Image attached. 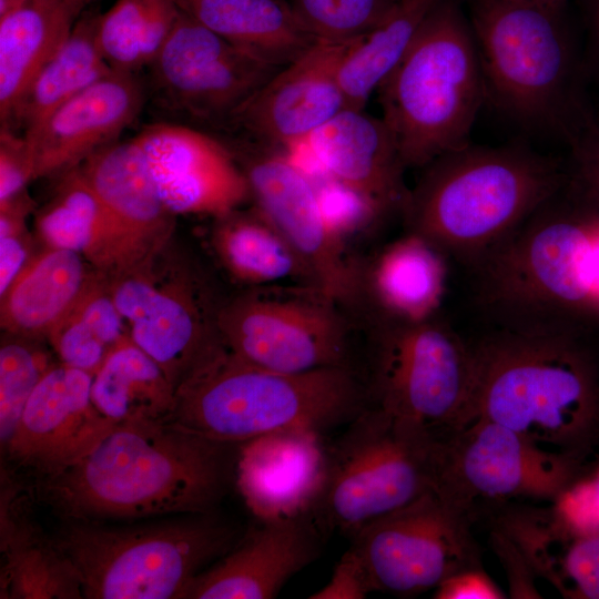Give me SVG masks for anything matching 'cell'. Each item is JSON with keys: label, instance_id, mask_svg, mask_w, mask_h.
Returning <instances> with one entry per match:
<instances>
[{"label": "cell", "instance_id": "1", "mask_svg": "<svg viewBox=\"0 0 599 599\" xmlns=\"http://www.w3.org/2000/svg\"><path fill=\"white\" fill-rule=\"evenodd\" d=\"M238 445L170 423H119L77 461L41 477L35 491L64 520L213 512L235 473Z\"/></svg>", "mask_w": 599, "mask_h": 599}, {"label": "cell", "instance_id": "2", "mask_svg": "<svg viewBox=\"0 0 599 599\" xmlns=\"http://www.w3.org/2000/svg\"><path fill=\"white\" fill-rule=\"evenodd\" d=\"M468 270L490 327L585 333L599 325V209L569 181Z\"/></svg>", "mask_w": 599, "mask_h": 599}, {"label": "cell", "instance_id": "3", "mask_svg": "<svg viewBox=\"0 0 599 599\" xmlns=\"http://www.w3.org/2000/svg\"><path fill=\"white\" fill-rule=\"evenodd\" d=\"M586 335L490 327L470 341L469 422L487 418L579 457L599 426V365Z\"/></svg>", "mask_w": 599, "mask_h": 599}, {"label": "cell", "instance_id": "4", "mask_svg": "<svg viewBox=\"0 0 599 599\" xmlns=\"http://www.w3.org/2000/svg\"><path fill=\"white\" fill-rule=\"evenodd\" d=\"M424 169L402 211L406 232L466 268L569 180L558 161L521 144L468 143Z\"/></svg>", "mask_w": 599, "mask_h": 599}, {"label": "cell", "instance_id": "5", "mask_svg": "<svg viewBox=\"0 0 599 599\" xmlns=\"http://www.w3.org/2000/svg\"><path fill=\"white\" fill-rule=\"evenodd\" d=\"M368 396L351 366L282 373L253 365L216 335L175 389L170 424L214 440L242 444L280 432L324 433L346 426Z\"/></svg>", "mask_w": 599, "mask_h": 599}, {"label": "cell", "instance_id": "6", "mask_svg": "<svg viewBox=\"0 0 599 599\" xmlns=\"http://www.w3.org/2000/svg\"><path fill=\"white\" fill-rule=\"evenodd\" d=\"M376 91L406 169L469 143L486 84L474 33L453 0L434 6Z\"/></svg>", "mask_w": 599, "mask_h": 599}, {"label": "cell", "instance_id": "7", "mask_svg": "<svg viewBox=\"0 0 599 599\" xmlns=\"http://www.w3.org/2000/svg\"><path fill=\"white\" fill-rule=\"evenodd\" d=\"M65 521L53 540L87 599H182L191 580L242 537L215 511L125 527Z\"/></svg>", "mask_w": 599, "mask_h": 599}, {"label": "cell", "instance_id": "8", "mask_svg": "<svg viewBox=\"0 0 599 599\" xmlns=\"http://www.w3.org/2000/svg\"><path fill=\"white\" fill-rule=\"evenodd\" d=\"M558 13L531 1L480 0L473 33L495 103L521 121L557 125L570 141L590 112L579 92L576 49Z\"/></svg>", "mask_w": 599, "mask_h": 599}, {"label": "cell", "instance_id": "9", "mask_svg": "<svg viewBox=\"0 0 599 599\" xmlns=\"http://www.w3.org/2000/svg\"><path fill=\"white\" fill-rule=\"evenodd\" d=\"M440 436L368 405L328 447L325 480L309 514L322 532L351 538L436 486Z\"/></svg>", "mask_w": 599, "mask_h": 599}, {"label": "cell", "instance_id": "10", "mask_svg": "<svg viewBox=\"0 0 599 599\" xmlns=\"http://www.w3.org/2000/svg\"><path fill=\"white\" fill-rule=\"evenodd\" d=\"M375 326L365 382L369 405L440 437L467 424L470 341L438 317Z\"/></svg>", "mask_w": 599, "mask_h": 599}, {"label": "cell", "instance_id": "11", "mask_svg": "<svg viewBox=\"0 0 599 599\" xmlns=\"http://www.w3.org/2000/svg\"><path fill=\"white\" fill-rule=\"evenodd\" d=\"M342 307L313 285L255 286L220 305L216 329L234 354L266 369L305 373L349 366Z\"/></svg>", "mask_w": 599, "mask_h": 599}, {"label": "cell", "instance_id": "12", "mask_svg": "<svg viewBox=\"0 0 599 599\" xmlns=\"http://www.w3.org/2000/svg\"><path fill=\"white\" fill-rule=\"evenodd\" d=\"M110 290L131 339L176 389L217 335L220 305L201 270L169 241Z\"/></svg>", "mask_w": 599, "mask_h": 599}, {"label": "cell", "instance_id": "13", "mask_svg": "<svg viewBox=\"0 0 599 599\" xmlns=\"http://www.w3.org/2000/svg\"><path fill=\"white\" fill-rule=\"evenodd\" d=\"M470 515L434 488L363 527L351 548L373 591L415 597L459 571L481 568Z\"/></svg>", "mask_w": 599, "mask_h": 599}, {"label": "cell", "instance_id": "14", "mask_svg": "<svg viewBox=\"0 0 599 599\" xmlns=\"http://www.w3.org/2000/svg\"><path fill=\"white\" fill-rule=\"evenodd\" d=\"M577 473L578 457L476 417L440 437L435 489L471 511L477 499L559 500L575 484Z\"/></svg>", "mask_w": 599, "mask_h": 599}, {"label": "cell", "instance_id": "15", "mask_svg": "<svg viewBox=\"0 0 599 599\" xmlns=\"http://www.w3.org/2000/svg\"><path fill=\"white\" fill-rule=\"evenodd\" d=\"M235 146L229 149L241 163L256 209L295 250L316 286L341 306L357 302L363 273L329 227L309 174L284 150L252 140Z\"/></svg>", "mask_w": 599, "mask_h": 599}, {"label": "cell", "instance_id": "16", "mask_svg": "<svg viewBox=\"0 0 599 599\" xmlns=\"http://www.w3.org/2000/svg\"><path fill=\"white\" fill-rule=\"evenodd\" d=\"M149 68L163 106L220 126H226L281 69L235 47L181 9Z\"/></svg>", "mask_w": 599, "mask_h": 599}, {"label": "cell", "instance_id": "17", "mask_svg": "<svg viewBox=\"0 0 599 599\" xmlns=\"http://www.w3.org/2000/svg\"><path fill=\"white\" fill-rule=\"evenodd\" d=\"M357 39L318 40L274 73L227 125L241 129L252 141L281 150L304 143L346 109L339 70Z\"/></svg>", "mask_w": 599, "mask_h": 599}, {"label": "cell", "instance_id": "18", "mask_svg": "<svg viewBox=\"0 0 599 599\" xmlns=\"http://www.w3.org/2000/svg\"><path fill=\"white\" fill-rule=\"evenodd\" d=\"M79 169L101 202L109 223L103 274L114 278L126 273L171 240L174 214L161 199L133 139L100 149Z\"/></svg>", "mask_w": 599, "mask_h": 599}, {"label": "cell", "instance_id": "19", "mask_svg": "<svg viewBox=\"0 0 599 599\" xmlns=\"http://www.w3.org/2000/svg\"><path fill=\"white\" fill-rule=\"evenodd\" d=\"M161 199L175 214L216 217L235 211L250 195L244 172L230 149L189 126L154 123L133 138Z\"/></svg>", "mask_w": 599, "mask_h": 599}, {"label": "cell", "instance_id": "20", "mask_svg": "<svg viewBox=\"0 0 599 599\" xmlns=\"http://www.w3.org/2000/svg\"><path fill=\"white\" fill-rule=\"evenodd\" d=\"M92 375L58 363L29 397L4 446L11 460L41 477L85 455L115 424L91 397Z\"/></svg>", "mask_w": 599, "mask_h": 599}, {"label": "cell", "instance_id": "21", "mask_svg": "<svg viewBox=\"0 0 599 599\" xmlns=\"http://www.w3.org/2000/svg\"><path fill=\"white\" fill-rule=\"evenodd\" d=\"M145 87L138 73L112 71L23 134L33 179L64 174L118 136L140 114Z\"/></svg>", "mask_w": 599, "mask_h": 599}, {"label": "cell", "instance_id": "22", "mask_svg": "<svg viewBox=\"0 0 599 599\" xmlns=\"http://www.w3.org/2000/svg\"><path fill=\"white\" fill-rule=\"evenodd\" d=\"M309 515L261 521L225 555L195 576L182 599H272L321 551Z\"/></svg>", "mask_w": 599, "mask_h": 599}, {"label": "cell", "instance_id": "23", "mask_svg": "<svg viewBox=\"0 0 599 599\" xmlns=\"http://www.w3.org/2000/svg\"><path fill=\"white\" fill-rule=\"evenodd\" d=\"M312 430L280 432L238 445L241 494L261 520L309 515L325 480L328 447Z\"/></svg>", "mask_w": 599, "mask_h": 599}, {"label": "cell", "instance_id": "24", "mask_svg": "<svg viewBox=\"0 0 599 599\" xmlns=\"http://www.w3.org/2000/svg\"><path fill=\"white\" fill-rule=\"evenodd\" d=\"M321 170L379 211L402 213L409 195L396 140L380 118L345 109L305 142Z\"/></svg>", "mask_w": 599, "mask_h": 599}, {"label": "cell", "instance_id": "25", "mask_svg": "<svg viewBox=\"0 0 599 599\" xmlns=\"http://www.w3.org/2000/svg\"><path fill=\"white\" fill-rule=\"evenodd\" d=\"M24 496L2 475L0 498V597L3 599H82L79 576L32 520Z\"/></svg>", "mask_w": 599, "mask_h": 599}, {"label": "cell", "instance_id": "26", "mask_svg": "<svg viewBox=\"0 0 599 599\" xmlns=\"http://www.w3.org/2000/svg\"><path fill=\"white\" fill-rule=\"evenodd\" d=\"M447 260L429 242L408 232L384 246L363 270L362 278L375 324L437 317L446 291Z\"/></svg>", "mask_w": 599, "mask_h": 599}, {"label": "cell", "instance_id": "27", "mask_svg": "<svg viewBox=\"0 0 599 599\" xmlns=\"http://www.w3.org/2000/svg\"><path fill=\"white\" fill-rule=\"evenodd\" d=\"M81 14L70 0H21L0 17L1 126Z\"/></svg>", "mask_w": 599, "mask_h": 599}, {"label": "cell", "instance_id": "28", "mask_svg": "<svg viewBox=\"0 0 599 599\" xmlns=\"http://www.w3.org/2000/svg\"><path fill=\"white\" fill-rule=\"evenodd\" d=\"M92 271L75 252L47 247L29 258L1 294L0 322L11 336H47L72 307Z\"/></svg>", "mask_w": 599, "mask_h": 599}, {"label": "cell", "instance_id": "29", "mask_svg": "<svg viewBox=\"0 0 599 599\" xmlns=\"http://www.w3.org/2000/svg\"><path fill=\"white\" fill-rule=\"evenodd\" d=\"M182 11L262 61L283 68L318 40L285 0H176Z\"/></svg>", "mask_w": 599, "mask_h": 599}, {"label": "cell", "instance_id": "30", "mask_svg": "<svg viewBox=\"0 0 599 599\" xmlns=\"http://www.w3.org/2000/svg\"><path fill=\"white\" fill-rule=\"evenodd\" d=\"M99 13L82 12L57 53L27 88L8 122L1 128L22 129L23 134L40 125L57 109L113 70L97 42Z\"/></svg>", "mask_w": 599, "mask_h": 599}, {"label": "cell", "instance_id": "31", "mask_svg": "<svg viewBox=\"0 0 599 599\" xmlns=\"http://www.w3.org/2000/svg\"><path fill=\"white\" fill-rule=\"evenodd\" d=\"M91 397L98 410L114 424L169 423L175 405L173 385L130 335L110 351L92 376Z\"/></svg>", "mask_w": 599, "mask_h": 599}, {"label": "cell", "instance_id": "32", "mask_svg": "<svg viewBox=\"0 0 599 599\" xmlns=\"http://www.w3.org/2000/svg\"><path fill=\"white\" fill-rule=\"evenodd\" d=\"M235 211L219 217L212 234L216 256L235 280L251 287L290 283L316 286L295 250L257 209L250 214Z\"/></svg>", "mask_w": 599, "mask_h": 599}, {"label": "cell", "instance_id": "33", "mask_svg": "<svg viewBox=\"0 0 599 599\" xmlns=\"http://www.w3.org/2000/svg\"><path fill=\"white\" fill-rule=\"evenodd\" d=\"M438 1L396 0L387 16L355 41L339 70L346 109L364 110L370 94L402 60Z\"/></svg>", "mask_w": 599, "mask_h": 599}, {"label": "cell", "instance_id": "34", "mask_svg": "<svg viewBox=\"0 0 599 599\" xmlns=\"http://www.w3.org/2000/svg\"><path fill=\"white\" fill-rule=\"evenodd\" d=\"M62 175L37 216L38 232L47 247L75 252L103 273L110 237L105 212L79 166Z\"/></svg>", "mask_w": 599, "mask_h": 599}, {"label": "cell", "instance_id": "35", "mask_svg": "<svg viewBox=\"0 0 599 599\" xmlns=\"http://www.w3.org/2000/svg\"><path fill=\"white\" fill-rule=\"evenodd\" d=\"M180 13L176 0H118L99 13L97 42L114 71L138 73L149 67Z\"/></svg>", "mask_w": 599, "mask_h": 599}, {"label": "cell", "instance_id": "36", "mask_svg": "<svg viewBox=\"0 0 599 599\" xmlns=\"http://www.w3.org/2000/svg\"><path fill=\"white\" fill-rule=\"evenodd\" d=\"M51 356L31 338L14 336L0 348V438L6 446L23 408L42 377L54 366Z\"/></svg>", "mask_w": 599, "mask_h": 599}, {"label": "cell", "instance_id": "37", "mask_svg": "<svg viewBox=\"0 0 599 599\" xmlns=\"http://www.w3.org/2000/svg\"><path fill=\"white\" fill-rule=\"evenodd\" d=\"M301 26L317 40L347 41L375 28L396 0H285Z\"/></svg>", "mask_w": 599, "mask_h": 599}, {"label": "cell", "instance_id": "38", "mask_svg": "<svg viewBox=\"0 0 599 599\" xmlns=\"http://www.w3.org/2000/svg\"><path fill=\"white\" fill-rule=\"evenodd\" d=\"M524 559L564 593L599 599V532H576L575 539L568 547L562 546L558 555L538 552Z\"/></svg>", "mask_w": 599, "mask_h": 599}, {"label": "cell", "instance_id": "39", "mask_svg": "<svg viewBox=\"0 0 599 599\" xmlns=\"http://www.w3.org/2000/svg\"><path fill=\"white\" fill-rule=\"evenodd\" d=\"M47 338L60 363L92 376L111 351L72 308L53 326Z\"/></svg>", "mask_w": 599, "mask_h": 599}, {"label": "cell", "instance_id": "40", "mask_svg": "<svg viewBox=\"0 0 599 599\" xmlns=\"http://www.w3.org/2000/svg\"><path fill=\"white\" fill-rule=\"evenodd\" d=\"M569 143L575 164L570 181L599 209V115L589 113Z\"/></svg>", "mask_w": 599, "mask_h": 599}, {"label": "cell", "instance_id": "41", "mask_svg": "<svg viewBox=\"0 0 599 599\" xmlns=\"http://www.w3.org/2000/svg\"><path fill=\"white\" fill-rule=\"evenodd\" d=\"M33 179L30 148L23 135L10 129L0 131V203L10 201L26 192Z\"/></svg>", "mask_w": 599, "mask_h": 599}, {"label": "cell", "instance_id": "42", "mask_svg": "<svg viewBox=\"0 0 599 599\" xmlns=\"http://www.w3.org/2000/svg\"><path fill=\"white\" fill-rule=\"evenodd\" d=\"M373 592L366 572L355 551L349 548L336 565L328 582L309 598L363 599Z\"/></svg>", "mask_w": 599, "mask_h": 599}, {"label": "cell", "instance_id": "43", "mask_svg": "<svg viewBox=\"0 0 599 599\" xmlns=\"http://www.w3.org/2000/svg\"><path fill=\"white\" fill-rule=\"evenodd\" d=\"M564 521L576 532H599V473L592 480L573 486L565 494Z\"/></svg>", "mask_w": 599, "mask_h": 599}, {"label": "cell", "instance_id": "44", "mask_svg": "<svg viewBox=\"0 0 599 599\" xmlns=\"http://www.w3.org/2000/svg\"><path fill=\"white\" fill-rule=\"evenodd\" d=\"M505 597L483 568L459 571L445 579L434 591L436 599H501Z\"/></svg>", "mask_w": 599, "mask_h": 599}, {"label": "cell", "instance_id": "45", "mask_svg": "<svg viewBox=\"0 0 599 599\" xmlns=\"http://www.w3.org/2000/svg\"><path fill=\"white\" fill-rule=\"evenodd\" d=\"M589 17L593 42L599 53V0H589Z\"/></svg>", "mask_w": 599, "mask_h": 599}, {"label": "cell", "instance_id": "46", "mask_svg": "<svg viewBox=\"0 0 599 599\" xmlns=\"http://www.w3.org/2000/svg\"><path fill=\"white\" fill-rule=\"evenodd\" d=\"M531 2L552 11H560L566 0H530Z\"/></svg>", "mask_w": 599, "mask_h": 599}, {"label": "cell", "instance_id": "47", "mask_svg": "<svg viewBox=\"0 0 599 599\" xmlns=\"http://www.w3.org/2000/svg\"><path fill=\"white\" fill-rule=\"evenodd\" d=\"M72 4L77 8V10L82 13L88 4H90L93 0H70Z\"/></svg>", "mask_w": 599, "mask_h": 599}, {"label": "cell", "instance_id": "48", "mask_svg": "<svg viewBox=\"0 0 599 599\" xmlns=\"http://www.w3.org/2000/svg\"><path fill=\"white\" fill-rule=\"evenodd\" d=\"M511 1H530V0H511Z\"/></svg>", "mask_w": 599, "mask_h": 599}]
</instances>
